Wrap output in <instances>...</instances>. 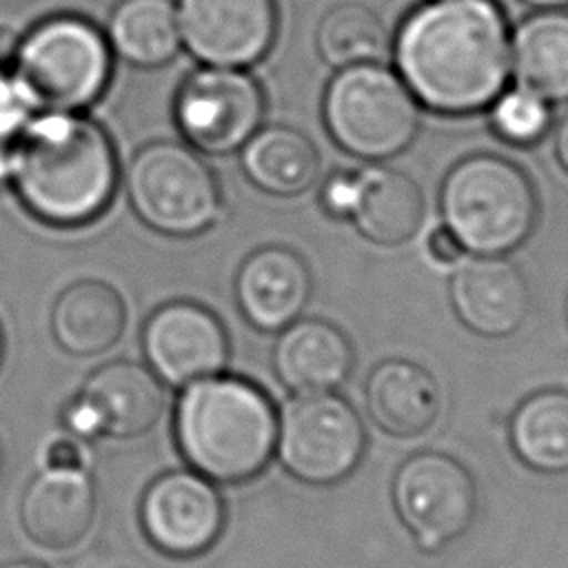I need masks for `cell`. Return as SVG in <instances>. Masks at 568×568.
Listing matches in <instances>:
<instances>
[{"label":"cell","mask_w":568,"mask_h":568,"mask_svg":"<svg viewBox=\"0 0 568 568\" xmlns=\"http://www.w3.org/2000/svg\"><path fill=\"white\" fill-rule=\"evenodd\" d=\"M390 499L422 552H439L462 539L479 506L473 473L439 450L408 455L393 475Z\"/></svg>","instance_id":"9c48e42d"},{"label":"cell","mask_w":568,"mask_h":568,"mask_svg":"<svg viewBox=\"0 0 568 568\" xmlns=\"http://www.w3.org/2000/svg\"><path fill=\"white\" fill-rule=\"evenodd\" d=\"M552 149H555V158L559 162V166L568 173V113L561 118V122L557 124L555 131V140H552Z\"/></svg>","instance_id":"1f68e13d"},{"label":"cell","mask_w":568,"mask_h":568,"mask_svg":"<svg viewBox=\"0 0 568 568\" xmlns=\"http://www.w3.org/2000/svg\"><path fill=\"white\" fill-rule=\"evenodd\" d=\"M18 44L20 36H16L9 27H0V71H11Z\"/></svg>","instance_id":"4dcf8cb0"},{"label":"cell","mask_w":568,"mask_h":568,"mask_svg":"<svg viewBox=\"0 0 568 568\" xmlns=\"http://www.w3.org/2000/svg\"><path fill=\"white\" fill-rule=\"evenodd\" d=\"M0 568H51V566L38 559H13V561L0 564Z\"/></svg>","instance_id":"e575fe53"},{"label":"cell","mask_w":568,"mask_h":568,"mask_svg":"<svg viewBox=\"0 0 568 568\" xmlns=\"http://www.w3.org/2000/svg\"><path fill=\"white\" fill-rule=\"evenodd\" d=\"M526 7L535 11H548V9H568V0H521Z\"/></svg>","instance_id":"836d02e7"},{"label":"cell","mask_w":568,"mask_h":568,"mask_svg":"<svg viewBox=\"0 0 568 568\" xmlns=\"http://www.w3.org/2000/svg\"><path fill=\"white\" fill-rule=\"evenodd\" d=\"M515 87L548 104L568 102V11L548 9L524 18L510 33Z\"/></svg>","instance_id":"7402d4cb"},{"label":"cell","mask_w":568,"mask_h":568,"mask_svg":"<svg viewBox=\"0 0 568 568\" xmlns=\"http://www.w3.org/2000/svg\"><path fill=\"white\" fill-rule=\"evenodd\" d=\"M355 364L346 333L320 317L284 326L273 346V371L293 393H324L342 386Z\"/></svg>","instance_id":"d6986e66"},{"label":"cell","mask_w":568,"mask_h":568,"mask_svg":"<svg viewBox=\"0 0 568 568\" xmlns=\"http://www.w3.org/2000/svg\"><path fill=\"white\" fill-rule=\"evenodd\" d=\"M98 490L89 470H40L18 501V524L44 550L75 548L91 530Z\"/></svg>","instance_id":"e0dca14e"},{"label":"cell","mask_w":568,"mask_h":568,"mask_svg":"<svg viewBox=\"0 0 568 568\" xmlns=\"http://www.w3.org/2000/svg\"><path fill=\"white\" fill-rule=\"evenodd\" d=\"M322 120L342 151L382 162L413 144L422 106L397 71L364 62L335 71L324 91Z\"/></svg>","instance_id":"8992f818"},{"label":"cell","mask_w":568,"mask_h":568,"mask_svg":"<svg viewBox=\"0 0 568 568\" xmlns=\"http://www.w3.org/2000/svg\"><path fill=\"white\" fill-rule=\"evenodd\" d=\"M142 353L153 375L184 388L217 375L229 362V333L206 306L175 300L155 308L142 326Z\"/></svg>","instance_id":"5bb4252c"},{"label":"cell","mask_w":568,"mask_h":568,"mask_svg":"<svg viewBox=\"0 0 568 568\" xmlns=\"http://www.w3.org/2000/svg\"><path fill=\"white\" fill-rule=\"evenodd\" d=\"M322 209L348 220L373 244L408 242L424 220V195L413 178L386 166H364L333 173L320 191Z\"/></svg>","instance_id":"4fadbf2b"},{"label":"cell","mask_w":568,"mask_h":568,"mask_svg":"<svg viewBox=\"0 0 568 568\" xmlns=\"http://www.w3.org/2000/svg\"><path fill=\"white\" fill-rule=\"evenodd\" d=\"M2 351H4V342H2V331H0V362H2Z\"/></svg>","instance_id":"d590c367"},{"label":"cell","mask_w":568,"mask_h":568,"mask_svg":"<svg viewBox=\"0 0 568 568\" xmlns=\"http://www.w3.org/2000/svg\"><path fill=\"white\" fill-rule=\"evenodd\" d=\"M439 213L466 253L508 255L532 235L539 200L521 166L495 153H475L446 173Z\"/></svg>","instance_id":"277c9868"},{"label":"cell","mask_w":568,"mask_h":568,"mask_svg":"<svg viewBox=\"0 0 568 568\" xmlns=\"http://www.w3.org/2000/svg\"><path fill=\"white\" fill-rule=\"evenodd\" d=\"M38 111L11 71H0V144H13Z\"/></svg>","instance_id":"83f0119b"},{"label":"cell","mask_w":568,"mask_h":568,"mask_svg":"<svg viewBox=\"0 0 568 568\" xmlns=\"http://www.w3.org/2000/svg\"><path fill=\"white\" fill-rule=\"evenodd\" d=\"M113 71L106 36L80 16H51L20 38L11 73L38 113H80L102 98Z\"/></svg>","instance_id":"5b68a950"},{"label":"cell","mask_w":568,"mask_h":568,"mask_svg":"<svg viewBox=\"0 0 568 568\" xmlns=\"http://www.w3.org/2000/svg\"><path fill=\"white\" fill-rule=\"evenodd\" d=\"M126 326L122 295L102 280L69 284L53 302L49 328L53 342L73 357H93L113 348Z\"/></svg>","instance_id":"44dd1931"},{"label":"cell","mask_w":568,"mask_h":568,"mask_svg":"<svg viewBox=\"0 0 568 568\" xmlns=\"http://www.w3.org/2000/svg\"><path fill=\"white\" fill-rule=\"evenodd\" d=\"M424 244H426V255L430 257V262H435L439 266H457L466 255L464 246L457 242V237L444 224L430 229Z\"/></svg>","instance_id":"f546056e"},{"label":"cell","mask_w":568,"mask_h":568,"mask_svg":"<svg viewBox=\"0 0 568 568\" xmlns=\"http://www.w3.org/2000/svg\"><path fill=\"white\" fill-rule=\"evenodd\" d=\"M510 446L521 464L541 475L568 473V390L544 388L519 402L508 422Z\"/></svg>","instance_id":"d4e9b609"},{"label":"cell","mask_w":568,"mask_h":568,"mask_svg":"<svg viewBox=\"0 0 568 568\" xmlns=\"http://www.w3.org/2000/svg\"><path fill=\"white\" fill-rule=\"evenodd\" d=\"M240 164L260 191L293 197L317 182L322 160L308 135L286 124H271L260 126L244 142Z\"/></svg>","instance_id":"603a6c76"},{"label":"cell","mask_w":568,"mask_h":568,"mask_svg":"<svg viewBox=\"0 0 568 568\" xmlns=\"http://www.w3.org/2000/svg\"><path fill=\"white\" fill-rule=\"evenodd\" d=\"M280 413L271 395L240 375H211L182 388L173 437L191 470L213 484L255 479L277 448Z\"/></svg>","instance_id":"3957f363"},{"label":"cell","mask_w":568,"mask_h":568,"mask_svg":"<svg viewBox=\"0 0 568 568\" xmlns=\"http://www.w3.org/2000/svg\"><path fill=\"white\" fill-rule=\"evenodd\" d=\"M366 410L390 437L413 439L433 428L442 410V388L433 373L410 359H384L366 377Z\"/></svg>","instance_id":"ffe728a7"},{"label":"cell","mask_w":568,"mask_h":568,"mask_svg":"<svg viewBox=\"0 0 568 568\" xmlns=\"http://www.w3.org/2000/svg\"><path fill=\"white\" fill-rule=\"evenodd\" d=\"M180 40L202 64L246 69L277 33L275 0H175Z\"/></svg>","instance_id":"9a60e30c"},{"label":"cell","mask_w":568,"mask_h":568,"mask_svg":"<svg viewBox=\"0 0 568 568\" xmlns=\"http://www.w3.org/2000/svg\"><path fill=\"white\" fill-rule=\"evenodd\" d=\"M448 300L457 320L481 337H508L530 313V286L506 255L462 260L448 280Z\"/></svg>","instance_id":"2e32d148"},{"label":"cell","mask_w":568,"mask_h":568,"mask_svg":"<svg viewBox=\"0 0 568 568\" xmlns=\"http://www.w3.org/2000/svg\"><path fill=\"white\" fill-rule=\"evenodd\" d=\"M0 470H2V455H0Z\"/></svg>","instance_id":"74e56055"},{"label":"cell","mask_w":568,"mask_h":568,"mask_svg":"<svg viewBox=\"0 0 568 568\" xmlns=\"http://www.w3.org/2000/svg\"><path fill=\"white\" fill-rule=\"evenodd\" d=\"M149 544L173 559L209 552L226 524V504L217 486L195 470H166L151 479L138 506Z\"/></svg>","instance_id":"7c38bea8"},{"label":"cell","mask_w":568,"mask_h":568,"mask_svg":"<svg viewBox=\"0 0 568 568\" xmlns=\"http://www.w3.org/2000/svg\"><path fill=\"white\" fill-rule=\"evenodd\" d=\"M266 100L260 82L235 67L202 64L178 87L173 120L184 142L204 155H229L262 126Z\"/></svg>","instance_id":"30bf717a"},{"label":"cell","mask_w":568,"mask_h":568,"mask_svg":"<svg viewBox=\"0 0 568 568\" xmlns=\"http://www.w3.org/2000/svg\"><path fill=\"white\" fill-rule=\"evenodd\" d=\"M275 453L291 477L333 486L362 464L366 428L355 406L337 393H297L282 408Z\"/></svg>","instance_id":"ba28073f"},{"label":"cell","mask_w":568,"mask_h":568,"mask_svg":"<svg viewBox=\"0 0 568 568\" xmlns=\"http://www.w3.org/2000/svg\"><path fill=\"white\" fill-rule=\"evenodd\" d=\"M397 75L442 115L488 109L510 80V27L497 0H426L390 42Z\"/></svg>","instance_id":"6da1fadb"},{"label":"cell","mask_w":568,"mask_h":568,"mask_svg":"<svg viewBox=\"0 0 568 568\" xmlns=\"http://www.w3.org/2000/svg\"><path fill=\"white\" fill-rule=\"evenodd\" d=\"M36 464L40 470H89V444L67 430L53 433L38 446Z\"/></svg>","instance_id":"f1b7e54d"},{"label":"cell","mask_w":568,"mask_h":568,"mask_svg":"<svg viewBox=\"0 0 568 568\" xmlns=\"http://www.w3.org/2000/svg\"><path fill=\"white\" fill-rule=\"evenodd\" d=\"M124 191L142 224L171 237L200 235L222 213L217 175L195 149L173 140H155L133 153Z\"/></svg>","instance_id":"52a82bcc"},{"label":"cell","mask_w":568,"mask_h":568,"mask_svg":"<svg viewBox=\"0 0 568 568\" xmlns=\"http://www.w3.org/2000/svg\"><path fill=\"white\" fill-rule=\"evenodd\" d=\"M13 144H16V142H13ZM13 144H0V186L9 184V178H11Z\"/></svg>","instance_id":"d6a6232c"},{"label":"cell","mask_w":568,"mask_h":568,"mask_svg":"<svg viewBox=\"0 0 568 568\" xmlns=\"http://www.w3.org/2000/svg\"><path fill=\"white\" fill-rule=\"evenodd\" d=\"M552 104L526 89L501 91L490 109V126L495 135L515 146L537 144L550 129Z\"/></svg>","instance_id":"4316f807"},{"label":"cell","mask_w":568,"mask_h":568,"mask_svg":"<svg viewBox=\"0 0 568 568\" xmlns=\"http://www.w3.org/2000/svg\"><path fill=\"white\" fill-rule=\"evenodd\" d=\"M166 406L164 384L146 364L115 359L87 375L60 410L62 430L82 442H129L151 433Z\"/></svg>","instance_id":"8fae6325"},{"label":"cell","mask_w":568,"mask_h":568,"mask_svg":"<svg viewBox=\"0 0 568 568\" xmlns=\"http://www.w3.org/2000/svg\"><path fill=\"white\" fill-rule=\"evenodd\" d=\"M104 36L120 60L140 69L169 64L182 47L173 0H120Z\"/></svg>","instance_id":"cb8c5ba5"},{"label":"cell","mask_w":568,"mask_h":568,"mask_svg":"<svg viewBox=\"0 0 568 568\" xmlns=\"http://www.w3.org/2000/svg\"><path fill=\"white\" fill-rule=\"evenodd\" d=\"M118 182L111 135L82 113H36L13 144L9 186L49 226L93 222L111 204Z\"/></svg>","instance_id":"7a4b0ae2"},{"label":"cell","mask_w":568,"mask_h":568,"mask_svg":"<svg viewBox=\"0 0 568 568\" xmlns=\"http://www.w3.org/2000/svg\"><path fill=\"white\" fill-rule=\"evenodd\" d=\"M566 320H568V297H566Z\"/></svg>","instance_id":"8d00e7d4"},{"label":"cell","mask_w":568,"mask_h":568,"mask_svg":"<svg viewBox=\"0 0 568 568\" xmlns=\"http://www.w3.org/2000/svg\"><path fill=\"white\" fill-rule=\"evenodd\" d=\"M313 293L306 262L286 246H262L235 275V302L244 320L266 333H280L300 320Z\"/></svg>","instance_id":"ac0fdd59"},{"label":"cell","mask_w":568,"mask_h":568,"mask_svg":"<svg viewBox=\"0 0 568 568\" xmlns=\"http://www.w3.org/2000/svg\"><path fill=\"white\" fill-rule=\"evenodd\" d=\"M315 47L328 67L344 69L382 62L390 51V38L375 11L357 2H346L324 13L315 31Z\"/></svg>","instance_id":"484cf974"}]
</instances>
